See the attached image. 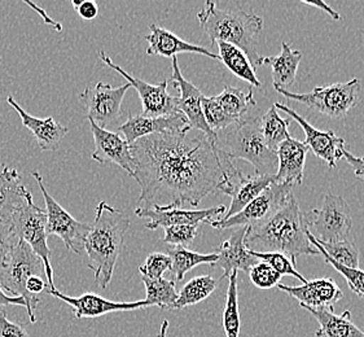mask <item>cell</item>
<instances>
[{
  "instance_id": "obj_1",
  "label": "cell",
  "mask_w": 364,
  "mask_h": 337,
  "mask_svg": "<svg viewBox=\"0 0 364 337\" xmlns=\"http://www.w3.org/2000/svg\"><path fill=\"white\" fill-rule=\"evenodd\" d=\"M135 176L141 193L136 208L157 204L197 206L215 192L230 195L242 176L228 154L192 127L178 132L154 134L130 146Z\"/></svg>"
},
{
  "instance_id": "obj_2",
  "label": "cell",
  "mask_w": 364,
  "mask_h": 337,
  "mask_svg": "<svg viewBox=\"0 0 364 337\" xmlns=\"http://www.w3.org/2000/svg\"><path fill=\"white\" fill-rule=\"evenodd\" d=\"M305 214L291 193L284 205L269 218L249 226L245 245L252 252H277L289 257L293 264L299 256H319L306 236Z\"/></svg>"
},
{
  "instance_id": "obj_3",
  "label": "cell",
  "mask_w": 364,
  "mask_h": 337,
  "mask_svg": "<svg viewBox=\"0 0 364 337\" xmlns=\"http://www.w3.org/2000/svg\"><path fill=\"white\" fill-rule=\"evenodd\" d=\"M132 222L122 210L105 201L96 208L94 223L85 240L88 267L94 272L97 284L105 289L113 278L117 261L124 250V235Z\"/></svg>"
},
{
  "instance_id": "obj_4",
  "label": "cell",
  "mask_w": 364,
  "mask_h": 337,
  "mask_svg": "<svg viewBox=\"0 0 364 337\" xmlns=\"http://www.w3.org/2000/svg\"><path fill=\"white\" fill-rule=\"evenodd\" d=\"M197 18L211 43L233 44L244 51L255 69L262 65L257 50V36L263 29L262 17L241 9H219L214 1H206Z\"/></svg>"
},
{
  "instance_id": "obj_5",
  "label": "cell",
  "mask_w": 364,
  "mask_h": 337,
  "mask_svg": "<svg viewBox=\"0 0 364 337\" xmlns=\"http://www.w3.org/2000/svg\"><path fill=\"white\" fill-rule=\"evenodd\" d=\"M225 151L228 157L248 161L257 176H275L277 170V152L271 151L261 132V117L242 118L225 134Z\"/></svg>"
},
{
  "instance_id": "obj_6",
  "label": "cell",
  "mask_w": 364,
  "mask_h": 337,
  "mask_svg": "<svg viewBox=\"0 0 364 337\" xmlns=\"http://www.w3.org/2000/svg\"><path fill=\"white\" fill-rule=\"evenodd\" d=\"M34 275H44L46 278L43 262L26 242L18 240L7 261L3 266H0V287L9 291L16 297L21 296L25 299L28 304L26 309L30 323L37 322L34 311L39 304L38 297L30 296L26 291V282Z\"/></svg>"
},
{
  "instance_id": "obj_7",
  "label": "cell",
  "mask_w": 364,
  "mask_h": 337,
  "mask_svg": "<svg viewBox=\"0 0 364 337\" xmlns=\"http://www.w3.org/2000/svg\"><path fill=\"white\" fill-rule=\"evenodd\" d=\"M47 214L46 210L38 208L34 204L33 196L30 193L21 206L16 210L12 220L11 228L17 240H22L29 245L33 252L37 255L44 264V274L47 279L48 289H56L53 283V269L51 264V250L47 244Z\"/></svg>"
},
{
  "instance_id": "obj_8",
  "label": "cell",
  "mask_w": 364,
  "mask_h": 337,
  "mask_svg": "<svg viewBox=\"0 0 364 337\" xmlns=\"http://www.w3.org/2000/svg\"><path fill=\"white\" fill-rule=\"evenodd\" d=\"M306 228L321 242L351 240L353 214L345 198L333 193L323 196L321 208L305 214Z\"/></svg>"
},
{
  "instance_id": "obj_9",
  "label": "cell",
  "mask_w": 364,
  "mask_h": 337,
  "mask_svg": "<svg viewBox=\"0 0 364 337\" xmlns=\"http://www.w3.org/2000/svg\"><path fill=\"white\" fill-rule=\"evenodd\" d=\"M275 88L277 94L288 100L299 102L310 109L316 110L331 118H343L357 105L360 82L353 78L345 83H333L326 87H315L307 94H294L284 88Z\"/></svg>"
},
{
  "instance_id": "obj_10",
  "label": "cell",
  "mask_w": 364,
  "mask_h": 337,
  "mask_svg": "<svg viewBox=\"0 0 364 337\" xmlns=\"http://www.w3.org/2000/svg\"><path fill=\"white\" fill-rule=\"evenodd\" d=\"M31 176L42 191L46 203L47 235H58V237L65 242L68 250H72L75 255H80L85 250V240L87 237L91 226L75 220L72 214L66 212L65 209L52 198L46 188L43 178L38 171H33Z\"/></svg>"
},
{
  "instance_id": "obj_11",
  "label": "cell",
  "mask_w": 364,
  "mask_h": 337,
  "mask_svg": "<svg viewBox=\"0 0 364 337\" xmlns=\"http://www.w3.org/2000/svg\"><path fill=\"white\" fill-rule=\"evenodd\" d=\"M99 58L105 65L109 66L110 69L121 74L127 83L136 90L143 107L141 116L159 118L168 117V116L181 113V110L178 108V96H171L168 92V80L161 82L159 85H152L134 77L132 74L127 73L121 66L114 64V61L110 59L105 52H99Z\"/></svg>"
},
{
  "instance_id": "obj_12",
  "label": "cell",
  "mask_w": 364,
  "mask_h": 337,
  "mask_svg": "<svg viewBox=\"0 0 364 337\" xmlns=\"http://www.w3.org/2000/svg\"><path fill=\"white\" fill-rule=\"evenodd\" d=\"M294 186L288 183H275L269 186L259 196L250 201L241 212L227 220L211 222V228L226 230L232 228H249L269 218L277 213L293 193Z\"/></svg>"
},
{
  "instance_id": "obj_13",
  "label": "cell",
  "mask_w": 364,
  "mask_h": 337,
  "mask_svg": "<svg viewBox=\"0 0 364 337\" xmlns=\"http://www.w3.org/2000/svg\"><path fill=\"white\" fill-rule=\"evenodd\" d=\"M181 204L171 203L166 205L146 206L135 208V214L139 218L148 220L146 228L157 230L159 228H168L175 225H192L198 226L200 223H209L222 220L226 214L225 205L213 206L201 210H186L181 209Z\"/></svg>"
},
{
  "instance_id": "obj_14",
  "label": "cell",
  "mask_w": 364,
  "mask_h": 337,
  "mask_svg": "<svg viewBox=\"0 0 364 337\" xmlns=\"http://www.w3.org/2000/svg\"><path fill=\"white\" fill-rule=\"evenodd\" d=\"M126 83L121 87H112L109 83L99 82L94 87H87L80 95V100L87 108V119L107 129L121 116V107L127 90Z\"/></svg>"
},
{
  "instance_id": "obj_15",
  "label": "cell",
  "mask_w": 364,
  "mask_h": 337,
  "mask_svg": "<svg viewBox=\"0 0 364 337\" xmlns=\"http://www.w3.org/2000/svg\"><path fill=\"white\" fill-rule=\"evenodd\" d=\"M171 66H173L171 81L174 82V87L178 88L181 92V95L178 96V108L181 110V113L187 118L188 124L193 130L203 132L209 139L218 144V134L213 132L205 121L203 103H201L204 94L193 83H191L183 77L176 56L173 58Z\"/></svg>"
},
{
  "instance_id": "obj_16",
  "label": "cell",
  "mask_w": 364,
  "mask_h": 337,
  "mask_svg": "<svg viewBox=\"0 0 364 337\" xmlns=\"http://www.w3.org/2000/svg\"><path fill=\"white\" fill-rule=\"evenodd\" d=\"M274 105L277 109L283 110L285 114H288L289 118H293L301 126V129L306 135L305 143L316 157L327 162L329 168H337V162L343 159V149L345 148V140L343 138L337 137L333 132H321L315 129L305 118L301 117V114L296 110L287 107L285 104L275 103Z\"/></svg>"
},
{
  "instance_id": "obj_17",
  "label": "cell",
  "mask_w": 364,
  "mask_h": 337,
  "mask_svg": "<svg viewBox=\"0 0 364 337\" xmlns=\"http://www.w3.org/2000/svg\"><path fill=\"white\" fill-rule=\"evenodd\" d=\"M90 127L95 140V151L91 156L92 160H95L102 165L109 164V162L116 164L134 178L135 161L132 159L130 144L117 132L102 129L92 121H90Z\"/></svg>"
},
{
  "instance_id": "obj_18",
  "label": "cell",
  "mask_w": 364,
  "mask_h": 337,
  "mask_svg": "<svg viewBox=\"0 0 364 337\" xmlns=\"http://www.w3.org/2000/svg\"><path fill=\"white\" fill-rule=\"evenodd\" d=\"M47 292L52 294L53 297L60 299L68 304L74 310V316L77 319L83 318H99V316L117 313V311H129V310H136L140 308H149L151 305L143 301H134V302H117L104 299L102 296L95 294H85L80 297H72L61 294L58 289H48Z\"/></svg>"
},
{
  "instance_id": "obj_19",
  "label": "cell",
  "mask_w": 364,
  "mask_h": 337,
  "mask_svg": "<svg viewBox=\"0 0 364 337\" xmlns=\"http://www.w3.org/2000/svg\"><path fill=\"white\" fill-rule=\"evenodd\" d=\"M188 127H191L190 124L182 113L159 118L144 117L141 114L129 113L126 122L118 127V132H121L124 140L132 146L136 140L154 134L182 132Z\"/></svg>"
},
{
  "instance_id": "obj_20",
  "label": "cell",
  "mask_w": 364,
  "mask_h": 337,
  "mask_svg": "<svg viewBox=\"0 0 364 337\" xmlns=\"http://www.w3.org/2000/svg\"><path fill=\"white\" fill-rule=\"evenodd\" d=\"M279 291L289 294L299 301L301 308H326L333 306L343 299V291L333 279L319 278L307 280L299 287L279 284Z\"/></svg>"
},
{
  "instance_id": "obj_21",
  "label": "cell",
  "mask_w": 364,
  "mask_h": 337,
  "mask_svg": "<svg viewBox=\"0 0 364 337\" xmlns=\"http://www.w3.org/2000/svg\"><path fill=\"white\" fill-rule=\"evenodd\" d=\"M310 151L305 141L289 137L277 148V170L275 178L277 183L301 186L304 182V171L306 156Z\"/></svg>"
},
{
  "instance_id": "obj_22",
  "label": "cell",
  "mask_w": 364,
  "mask_h": 337,
  "mask_svg": "<svg viewBox=\"0 0 364 337\" xmlns=\"http://www.w3.org/2000/svg\"><path fill=\"white\" fill-rule=\"evenodd\" d=\"M7 103L17 112L22 125L31 132L37 140L38 147L42 151H56L64 140L69 129L60 125L53 117L38 118L22 109L20 104L12 96H8Z\"/></svg>"
},
{
  "instance_id": "obj_23",
  "label": "cell",
  "mask_w": 364,
  "mask_h": 337,
  "mask_svg": "<svg viewBox=\"0 0 364 337\" xmlns=\"http://www.w3.org/2000/svg\"><path fill=\"white\" fill-rule=\"evenodd\" d=\"M247 231L248 228H239L226 242L220 244L218 261L215 264L223 269V275L220 279L228 278L233 272L249 274V270L258 262V260L250 255L244 242Z\"/></svg>"
},
{
  "instance_id": "obj_24",
  "label": "cell",
  "mask_w": 364,
  "mask_h": 337,
  "mask_svg": "<svg viewBox=\"0 0 364 337\" xmlns=\"http://www.w3.org/2000/svg\"><path fill=\"white\" fill-rule=\"evenodd\" d=\"M149 30H151V33L144 37L148 42V48H146L148 55L174 58L178 53H197V55L208 56L210 59L219 60L217 53L208 51L201 46L188 43L178 36H175L174 33L160 28L156 23H152L149 26Z\"/></svg>"
},
{
  "instance_id": "obj_25",
  "label": "cell",
  "mask_w": 364,
  "mask_h": 337,
  "mask_svg": "<svg viewBox=\"0 0 364 337\" xmlns=\"http://www.w3.org/2000/svg\"><path fill=\"white\" fill-rule=\"evenodd\" d=\"M304 309L319 323V330L315 333L316 337H364V331L353 322L350 310L336 314L333 306Z\"/></svg>"
},
{
  "instance_id": "obj_26",
  "label": "cell",
  "mask_w": 364,
  "mask_h": 337,
  "mask_svg": "<svg viewBox=\"0 0 364 337\" xmlns=\"http://www.w3.org/2000/svg\"><path fill=\"white\" fill-rule=\"evenodd\" d=\"M29 195L17 170L3 165L0 171V220L11 222L16 210Z\"/></svg>"
},
{
  "instance_id": "obj_27",
  "label": "cell",
  "mask_w": 364,
  "mask_h": 337,
  "mask_svg": "<svg viewBox=\"0 0 364 337\" xmlns=\"http://www.w3.org/2000/svg\"><path fill=\"white\" fill-rule=\"evenodd\" d=\"M277 182L275 176H244L233 186L232 191L230 192V196L232 198L231 204L226 210L222 220L231 218L235 214L241 212L250 201H253L257 196H259L263 191L269 186Z\"/></svg>"
},
{
  "instance_id": "obj_28",
  "label": "cell",
  "mask_w": 364,
  "mask_h": 337,
  "mask_svg": "<svg viewBox=\"0 0 364 337\" xmlns=\"http://www.w3.org/2000/svg\"><path fill=\"white\" fill-rule=\"evenodd\" d=\"M302 52L293 50L287 42H282V50L277 56L262 58V65H267L272 70L274 87L287 90L294 85Z\"/></svg>"
},
{
  "instance_id": "obj_29",
  "label": "cell",
  "mask_w": 364,
  "mask_h": 337,
  "mask_svg": "<svg viewBox=\"0 0 364 337\" xmlns=\"http://www.w3.org/2000/svg\"><path fill=\"white\" fill-rule=\"evenodd\" d=\"M213 97L231 126L240 122L250 107L257 105L252 90L242 91L240 88L226 86L220 94Z\"/></svg>"
},
{
  "instance_id": "obj_30",
  "label": "cell",
  "mask_w": 364,
  "mask_h": 337,
  "mask_svg": "<svg viewBox=\"0 0 364 337\" xmlns=\"http://www.w3.org/2000/svg\"><path fill=\"white\" fill-rule=\"evenodd\" d=\"M217 44H218L219 60L225 64L233 75L240 78L241 81L247 82L253 87L261 86V81L255 74V68L250 64L248 56L242 50L226 42H217Z\"/></svg>"
},
{
  "instance_id": "obj_31",
  "label": "cell",
  "mask_w": 364,
  "mask_h": 337,
  "mask_svg": "<svg viewBox=\"0 0 364 337\" xmlns=\"http://www.w3.org/2000/svg\"><path fill=\"white\" fill-rule=\"evenodd\" d=\"M168 257L171 260L170 272L175 283L182 282L186 274L198 264H209L214 266L218 261V253L203 255L184 247H171L168 250Z\"/></svg>"
},
{
  "instance_id": "obj_32",
  "label": "cell",
  "mask_w": 364,
  "mask_h": 337,
  "mask_svg": "<svg viewBox=\"0 0 364 337\" xmlns=\"http://www.w3.org/2000/svg\"><path fill=\"white\" fill-rule=\"evenodd\" d=\"M217 287L218 280L209 275H201L191 279L178 294V299L175 301L171 310H182L203 302L217 289Z\"/></svg>"
},
{
  "instance_id": "obj_33",
  "label": "cell",
  "mask_w": 364,
  "mask_h": 337,
  "mask_svg": "<svg viewBox=\"0 0 364 337\" xmlns=\"http://www.w3.org/2000/svg\"><path fill=\"white\" fill-rule=\"evenodd\" d=\"M289 118H283L277 113L275 105H272L266 114L261 117V132L267 147L277 152L279 146L291 137L288 132Z\"/></svg>"
},
{
  "instance_id": "obj_34",
  "label": "cell",
  "mask_w": 364,
  "mask_h": 337,
  "mask_svg": "<svg viewBox=\"0 0 364 337\" xmlns=\"http://www.w3.org/2000/svg\"><path fill=\"white\" fill-rule=\"evenodd\" d=\"M237 272L228 277L226 305L223 310V330L226 337L240 336V311H239V279Z\"/></svg>"
},
{
  "instance_id": "obj_35",
  "label": "cell",
  "mask_w": 364,
  "mask_h": 337,
  "mask_svg": "<svg viewBox=\"0 0 364 337\" xmlns=\"http://www.w3.org/2000/svg\"><path fill=\"white\" fill-rule=\"evenodd\" d=\"M141 280L146 286V301L151 306L171 310L175 301L178 299V292L175 289V282L168 279H151L141 275Z\"/></svg>"
},
{
  "instance_id": "obj_36",
  "label": "cell",
  "mask_w": 364,
  "mask_h": 337,
  "mask_svg": "<svg viewBox=\"0 0 364 337\" xmlns=\"http://www.w3.org/2000/svg\"><path fill=\"white\" fill-rule=\"evenodd\" d=\"M306 236L310 244L313 245L315 250H318V252H319V256H323L324 261H326L328 264H331V266L335 269L336 272H338V274H341L343 278H345V280H346V283H348L350 289H351L354 294H357V296H359L360 299H363L364 300L363 270H360V269H350V267H345L343 264H337L331 257L328 256L327 253H326V250L321 248V244L314 237L309 230H306Z\"/></svg>"
},
{
  "instance_id": "obj_37",
  "label": "cell",
  "mask_w": 364,
  "mask_h": 337,
  "mask_svg": "<svg viewBox=\"0 0 364 337\" xmlns=\"http://www.w3.org/2000/svg\"><path fill=\"white\" fill-rule=\"evenodd\" d=\"M321 248L326 250L328 256L331 257L337 264H343L350 269H359V250L355 242L351 240L336 242H321Z\"/></svg>"
},
{
  "instance_id": "obj_38",
  "label": "cell",
  "mask_w": 364,
  "mask_h": 337,
  "mask_svg": "<svg viewBox=\"0 0 364 337\" xmlns=\"http://www.w3.org/2000/svg\"><path fill=\"white\" fill-rule=\"evenodd\" d=\"M252 256L255 257L258 261H262L269 264L274 270H277L282 277L283 275H288V277H293V278L301 280L302 284H305L307 279L299 274V270L296 269V264L291 262V258L285 256L283 253H277V252H266V253H259V252H252L249 250Z\"/></svg>"
},
{
  "instance_id": "obj_39",
  "label": "cell",
  "mask_w": 364,
  "mask_h": 337,
  "mask_svg": "<svg viewBox=\"0 0 364 337\" xmlns=\"http://www.w3.org/2000/svg\"><path fill=\"white\" fill-rule=\"evenodd\" d=\"M249 278L257 288H259L262 291H267V289H271V288L280 284L282 275L277 270H274L269 264L258 261L249 270Z\"/></svg>"
},
{
  "instance_id": "obj_40",
  "label": "cell",
  "mask_w": 364,
  "mask_h": 337,
  "mask_svg": "<svg viewBox=\"0 0 364 337\" xmlns=\"http://www.w3.org/2000/svg\"><path fill=\"white\" fill-rule=\"evenodd\" d=\"M198 226L192 225H175L165 228L164 242L173 247H184L187 248L191 242L196 239Z\"/></svg>"
},
{
  "instance_id": "obj_41",
  "label": "cell",
  "mask_w": 364,
  "mask_h": 337,
  "mask_svg": "<svg viewBox=\"0 0 364 337\" xmlns=\"http://www.w3.org/2000/svg\"><path fill=\"white\" fill-rule=\"evenodd\" d=\"M171 260L168 255L154 252L146 257V264L139 267L140 275H144L146 278L160 279L165 272L170 270Z\"/></svg>"
},
{
  "instance_id": "obj_42",
  "label": "cell",
  "mask_w": 364,
  "mask_h": 337,
  "mask_svg": "<svg viewBox=\"0 0 364 337\" xmlns=\"http://www.w3.org/2000/svg\"><path fill=\"white\" fill-rule=\"evenodd\" d=\"M17 242L18 240L12 231L11 222L0 220V266L7 261Z\"/></svg>"
},
{
  "instance_id": "obj_43",
  "label": "cell",
  "mask_w": 364,
  "mask_h": 337,
  "mask_svg": "<svg viewBox=\"0 0 364 337\" xmlns=\"http://www.w3.org/2000/svg\"><path fill=\"white\" fill-rule=\"evenodd\" d=\"M0 337H31L18 323L11 322L4 309L0 308Z\"/></svg>"
},
{
  "instance_id": "obj_44",
  "label": "cell",
  "mask_w": 364,
  "mask_h": 337,
  "mask_svg": "<svg viewBox=\"0 0 364 337\" xmlns=\"http://www.w3.org/2000/svg\"><path fill=\"white\" fill-rule=\"evenodd\" d=\"M74 9L77 11V14L86 21H91L95 20L97 15H99V7L95 1L92 0H82L80 3L77 1H72Z\"/></svg>"
},
{
  "instance_id": "obj_45",
  "label": "cell",
  "mask_w": 364,
  "mask_h": 337,
  "mask_svg": "<svg viewBox=\"0 0 364 337\" xmlns=\"http://www.w3.org/2000/svg\"><path fill=\"white\" fill-rule=\"evenodd\" d=\"M343 159L351 166L358 179H360V181L364 182V157L354 156V154H350L348 149L343 148Z\"/></svg>"
},
{
  "instance_id": "obj_46",
  "label": "cell",
  "mask_w": 364,
  "mask_h": 337,
  "mask_svg": "<svg viewBox=\"0 0 364 337\" xmlns=\"http://www.w3.org/2000/svg\"><path fill=\"white\" fill-rule=\"evenodd\" d=\"M46 288H48L47 284V280L43 277H39V275H34L29 278V280L26 282V291L30 296H34L38 297V294H42L46 291Z\"/></svg>"
},
{
  "instance_id": "obj_47",
  "label": "cell",
  "mask_w": 364,
  "mask_h": 337,
  "mask_svg": "<svg viewBox=\"0 0 364 337\" xmlns=\"http://www.w3.org/2000/svg\"><path fill=\"white\" fill-rule=\"evenodd\" d=\"M302 3L306 4V6H310V7L319 8L321 11H324L327 15L331 16L332 18H335L336 21L341 20V15L338 12H336L335 9L329 7L326 1H321V0H310V1L309 0H302Z\"/></svg>"
},
{
  "instance_id": "obj_48",
  "label": "cell",
  "mask_w": 364,
  "mask_h": 337,
  "mask_svg": "<svg viewBox=\"0 0 364 337\" xmlns=\"http://www.w3.org/2000/svg\"><path fill=\"white\" fill-rule=\"evenodd\" d=\"M8 305H17V306H23V308H28V304L26 301L21 296H8L4 294L3 288L0 287V308L1 306H8Z\"/></svg>"
},
{
  "instance_id": "obj_49",
  "label": "cell",
  "mask_w": 364,
  "mask_h": 337,
  "mask_svg": "<svg viewBox=\"0 0 364 337\" xmlns=\"http://www.w3.org/2000/svg\"><path fill=\"white\" fill-rule=\"evenodd\" d=\"M25 3H26V4H28V6H29V7L33 8V9H34V11H36V12H37V14H39V15L42 16V17H43V20H44V22H46V23H48V25H51V26H52V28H53V29L58 30V31H61V29H63V28H61V25H60V23H58V22L53 21V20H52V18H50V17H48V16H47V14H46V12H44L43 8L38 7L37 4H34V3H31V1H25Z\"/></svg>"
},
{
  "instance_id": "obj_50",
  "label": "cell",
  "mask_w": 364,
  "mask_h": 337,
  "mask_svg": "<svg viewBox=\"0 0 364 337\" xmlns=\"http://www.w3.org/2000/svg\"><path fill=\"white\" fill-rule=\"evenodd\" d=\"M168 321H164V322H162V324H161L160 332H159V335H157V337H168Z\"/></svg>"
}]
</instances>
